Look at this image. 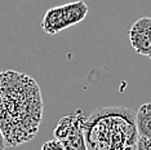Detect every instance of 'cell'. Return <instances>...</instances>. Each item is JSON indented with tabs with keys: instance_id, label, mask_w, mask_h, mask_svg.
<instances>
[{
	"instance_id": "cell-8",
	"label": "cell",
	"mask_w": 151,
	"mask_h": 150,
	"mask_svg": "<svg viewBox=\"0 0 151 150\" xmlns=\"http://www.w3.org/2000/svg\"><path fill=\"white\" fill-rule=\"evenodd\" d=\"M136 150H151V138L138 137Z\"/></svg>"
},
{
	"instance_id": "cell-1",
	"label": "cell",
	"mask_w": 151,
	"mask_h": 150,
	"mask_svg": "<svg viewBox=\"0 0 151 150\" xmlns=\"http://www.w3.org/2000/svg\"><path fill=\"white\" fill-rule=\"evenodd\" d=\"M43 119V97L27 74L0 71V131L6 146L16 148L35 137Z\"/></svg>"
},
{
	"instance_id": "cell-7",
	"label": "cell",
	"mask_w": 151,
	"mask_h": 150,
	"mask_svg": "<svg viewBox=\"0 0 151 150\" xmlns=\"http://www.w3.org/2000/svg\"><path fill=\"white\" fill-rule=\"evenodd\" d=\"M40 150H65V146L62 145V142L60 140L54 138V140H50V141L44 142Z\"/></svg>"
},
{
	"instance_id": "cell-5",
	"label": "cell",
	"mask_w": 151,
	"mask_h": 150,
	"mask_svg": "<svg viewBox=\"0 0 151 150\" xmlns=\"http://www.w3.org/2000/svg\"><path fill=\"white\" fill-rule=\"evenodd\" d=\"M129 42L141 56L151 54V17H142L133 23L129 30Z\"/></svg>"
},
{
	"instance_id": "cell-4",
	"label": "cell",
	"mask_w": 151,
	"mask_h": 150,
	"mask_svg": "<svg viewBox=\"0 0 151 150\" xmlns=\"http://www.w3.org/2000/svg\"><path fill=\"white\" fill-rule=\"evenodd\" d=\"M85 120L87 117L83 110H76L60 119L53 133L62 142L65 150H88L84 137Z\"/></svg>"
},
{
	"instance_id": "cell-6",
	"label": "cell",
	"mask_w": 151,
	"mask_h": 150,
	"mask_svg": "<svg viewBox=\"0 0 151 150\" xmlns=\"http://www.w3.org/2000/svg\"><path fill=\"white\" fill-rule=\"evenodd\" d=\"M136 125L139 137L151 138V102L139 106L136 112Z\"/></svg>"
},
{
	"instance_id": "cell-3",
	"label": "cell",
	"mask_w": 151,
	"mask_h": 150,
	"mask_svg": "<svg viewBox=\"0 0 151 150\" xmlns=\"http://www.w3.org/2000/svg\"><path fill=\"white\" fill-rule=\"evenodd\" d=\"M88 14V5L85 1L79 0L70 4L48 9L42 21V29L47 34L56 35L71 26L84 21Z\"/></svg>"
},
{
	"instance_id": "cell-9",
	"label": "cell",
	"mask_w": 151,
	"mask_h": 150,
	"mask_svg": "<svg viewBox=\"0 0 151 150\" xmlns=\"http://www.w3.org/2000/svg\"><path fill=\"white\" fill-rule=\"evenodd\" d=\"M5 148H6V144H5L4 136H3L1 131H0V150H5Z\"/></svg>"
},
{
	"instance_id": "cell-10",
	"label": "cell",
	"mask_w": 151,
	"mask_h": 150,
	"mask_svg": "<svg viewBox=\"0 0 151 150\" xmlns=\"http://www.w3.org/2000/svg\"><path fill=\"white\" fill-rule=\"evenodd\" d=\"M149 57H150V60H151V54H150V56H149Z\"/></svg>"
},
{
	"instance_id": "cell-2",
	"label": "cell",
	"mask_w": 151,
	"mask_h": 150,
	"mask_svg": "<svg viewBox=\"0 0 151 150\" xmlns=\"http://www.w3.org/2000/svg\"><path fill=\"white\" fill-rule=\"evenodd\" d=\"M84 137L88 150H136V112L124 106L97 109L85 120Z\"/></svg>"
}]
</instances>
